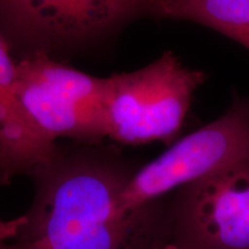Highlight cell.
Masks as SVG:
<instances>
[{
    "label": "cell",
    "instance_id": "11",
    "mask_svg": "<svg viewBox=\"0 0 249 249\" xmlns=\"http://www.w3.org/2000/svg\"><path fill=\"white\" fill-rule=\"evenodd\" d=\"M155 1H156V0H155ZM155 1H154V2H155Z\"/></svg>",
    "mask_w": 249,
    "mask_h": 249
},
{
    "label": "cell",
    "instance_id": "5",
    "mask_svg": "<svg viewBox=\"0 0 249 249\" xmlns=\"http://www.w3.org/2000/svg\"><path fill=\"white\" fill-rule=\"evenodd\" d=\"M166 233L177 249H249V160L178 189Z\"/></svg>",
    "mask_w": 249,
    "mask_h": 249
},
{
    "label": "cell",
    "instance_id": "6",
    "mask_svg": "<svg viewBox=\"0 0 249 249\" xmlns=\"http://www.w3.org/2000/svg\"><path fill=\"white\" fill-rule=\"evenodd\" d=\"M155 0H0V23L40 44L88 39L151 12Z\"/></svg>",
    "mask_w": 249,
    "mask_h": 249
},
{
    "label": "cell",
    "instance_id": "2",
    "mask_svg": "<svg viewBox=\"0 0 249 249\" xmlns=\"http://www.w3.org/2000/svg\"><path fill=\"white\" fill-rule=\"evenodd\" d=\"M205 75L167 51L141 70L107 77L105 134L121 144L170 141Z\"/></svg>",
    "mask_w": 249,
    "mask_h": 249
},
{
    "label": "cell",
    "instance_id": "8",
    "mask_svg": "<svg viewBox=\"0 0 249 249\" xmlns=\"http://www.w3.org/2000/svg\"><path fill=\"white\" fill-rule=\"evenodd\" d=\"M151 13L203 24L249 49V0H156Z\"/></svg>",
    "mask_w": 249,
    "mask_h": 249
},
{
    "label": "cell",
    "instance_id": "7",
    "mask_svg": "<svg viewBox=\"0 0 249 249\" xmlns=\"http://www.w3.org/2000/svg\"><path fill=\"white\" fill-rule=\"evenodd\" d=\"M59 149L34 126L17 95V62L0 34V185L33 174L57 157Z\"/></svg>",
    "mask_w": 249,
    "mask_h": 249
},
{
    "label": "cell",
    "instance_id": "10",
    "mask_svg": "<svg viewBox=\"0 0 249 249\" xmlns=\"http://www.w3.org/2000/svg\"><path fill=\"white\" fill-rule=\"evenodd\" d=\"M147 249H177V248L169 241V239H167V234H164L163 236H160V239H157L154 244L149 246Z\"/></svg>",
    "mask_w": 249,
    "mask_h": 249
},
{
    "label": "cell",
    "instance_id": "1",
    "mask_svg": "<svg viewBox=\"0 0 249 249\" xmlns=\"http://www.w3.org/2000/svg\"><path fill=\"white\" fill-rule=\"evenodd\" d=\"M132 174L108 158L59 151L31 174L36 191L27 222L17 242L1 249H147L166 234V205L121 213Z\"/></svg>",
    "mask_w": 249,
    "mask_h": 249
},
{
    "label": "cell",
    "instance_id": "3",
    "mask_svg": "<svg viewBox=\"0 0 249 249\" xmlns=\"http://www.w3.org/2000/svg\"><path fill=\"white\" fill-rule=\"evenodd\" d=\"M245 160H249V99L234 98L222 117L133 172L120 194V213L142 209L167 193Z\"/></svg>",
    "mask_w": 249,
    "mask_h": 249
},
{
    "label": "cell",
    "instance_id": "9",
    "mask_svg": "<svg viewBox=\"0 0 249 249\" xmlns=\"http://www.w3.org/2000/svg\"><path fill=\"white\" fill-rule=\"evenodd\" d=\"M26 222V213L11 220L0 219V249L4 247L7 240L18 238Z\"/></svg>",
    "mask_w": 249,
    "mask_h": 249
},
{
    "label": "cell",
    "instance_id": "4",
    "mask_svg": "<svg viewBox=\"0 0 249 249\" xmlns=\"http://www.w3.org/2000/svg\"><path fill=\"white\" fill-rule=\"evenodd\" d=\"M17 95L29 120L50 142L107 138V77L89 75L36 52L17 62Z\"/></svg>",
    "mask_w": 249,
    "mask_h": 249
}]
</instances>
